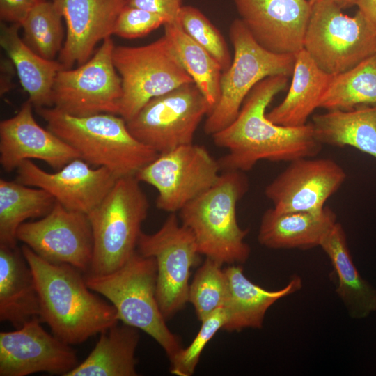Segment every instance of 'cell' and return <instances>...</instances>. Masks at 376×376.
Instances as JSON below:
<instances>
[{
    "instance_id": "12",
    "label": "cell",
    "mask_w": 376,
    "mask_h": 376,
    "mask_svg": "<svg viewBox=\"0 0 376 376\" xmlns=\"http://www.w3.org/2000/svg\"><path fill=\"white\" fill-rule=\"evenodd\" d=\"M221 171L205 147L192 143L159 154L136 178L156 189L158 209L175 213L212 187Z\"/></svg>"
},
{
    "instance_id": "3",
    "label": "cell",
    "mask_w": 376,
    "mask_h": 376,
    "mask_svg": "<svg viewBox=\"0 0 376 376\" xmlns=\"http://www.w3.org/2000/svg\"><path fill=\"white\" fill-rule=\"evenodd\" d=\"M47 128L72 146L91 165L105 167L118 178L136 176L158 153L136 139L125 120L102 113L74 116L54 107L36 109Z\"/></svg>"
},
{
    "instance_id": "13",
    "label": "cell",
    "mask_w": 376,
    "mask_h": 376,
    "mask_svg": "<svg viewBox=\"0 0 376 376\" xmlns=\"http://www.w3.org/2000/svg\"><path fill=\"white\" fill-rule=\"evenodd\" d=\"M171 213L152 234L141 233L137 251L155 258L157 264V298L166 319L188 302L190 269L197 261V244L191 230Z\"/></svg>"
},
{
    "instance_id": "18",
    "label": "cell",
    "mask_w": 376,
    "mask_h": 376,
    "mask_svg": "<svg viewBox=\"0 0 376 376\" xmlns=\"http://www.w3.org/2000/svg\"><path fill=\"white\" fill-rule=\"evenodd\" d=\"M240 19L267 50L296 54L304 49L311 15L308 0H233Z\"/></svg>"
},
{
    "instance_id": "38",
    "label": "cell",
    "mask_w": 376,
    "mask_h": 376,
    "mask_svg": "<svg viewBox=\"0 0 376 376\" xmlns=\"http://www.w3.org/2000/svg\"><path fill=\"white\" fill-rule=\"evenodd\" d=\"M38 0H0V19L22 25Z\"/></svg>"
},
{
    "instance_id": "11",
    "label": "cell",
    "mask_w": 376,
    "mask_h": 376,
    "mask_svg": "<svg viewBox=\"0 0 376 376\" xmlns=\"http://www.w3.org/2000/svg\"><path fill=\"white\" fill-rule=\"evenodd\" d=\"M114 47L108 37L86 63L76 69L60 70L52 86V107L79 117L118 115L123 88L113 61Z\"/></svg>"
},
{
    "instance_id": "30",
    "label": "cell",
    "mask_w": 376,
    "mask_h": 376,
    "mask_svg": "<svg viewBox=\"0 0 376 376\" xmlns=\"http://www.w3.org/2000/svg\"><path fill=\"white\" fill-rule=\"evenodd\" d=\"M164 27V35L170 42L182 66L207 101L212 111L220 96V80L223 71L219 63L190 38L178 22L166 23Z\"/></svg>"
},
{
    "instance_id": "23",
    "label": "cell",
    "mask_w": 376,
    "mask_h": 376,
    "mask_svg": "<svg viewBox=\"0 0 376 376\" xmlns=\"http://www.w3.org/2000/svg\"><path fill=\"white\" fill-rule=\"evenodd\" d=\"M39 315L36 285L22 249L0 244L1 321L17 329Z\"/></svg>"
},
{
    "instance_id": "24",
    "label": "cell",
    "mask_w": 376,
    "mask_h": 376,
    "mask_svg": "<svg viewBox=\"0 0 376 376\" xmlns=\"http://www.w3.org/2000/svg\"><path fill=\"white\" fill-rule=\"evenodd\" d=\"M333 75L321 70L304 49L295 54L289 91L284 100L266 113L272 123L285 127H299L307 123Z\"/></svg>"
},
{
    "instance_id": "25",
    "label": "cell",
    "mask_w": 376,
    "mask_h": 376,
    "mask_svg": "<svg viewBox=\"0 0 376 376\" xmlns=\"http://www.w3.org/2000/svg\"><path fill=\"white\" fill-rule=\"evenodd\" d=\"M20 24L1 23L0 45L14 65L28 101L37 109L52 107V86L64 69L58 61L47 60L30 49L19 37Z\"/></svg>"
},
{
    "instance_id": "22",
    "label": "cell",
    "mask_w": 376,
    "mask_h": 376,
    "mask_svg": "<svg viewBox=\"0 0 376 376\" xmlns=\"http://www.w3.org/2000/svg\"><path fill=\"white\" fill-rule=\"evenodd\" d=\"M337 222L336 213L325 206L320 212H279L272 207L263 214L259 243L273 249H309L320 246Z\"/></svg>"
},
{
    "instance_id": "31",
    "label": "cell",
    "mask_w": 376,
    "mask_h": 376,
    "mask_svg": "<svg viewBox=\"0 0 376 376\" xmlns=\"http://www.w3.org/2000/svg\"><path fill=\"white\" fill-rule=\"evenodd\" d=\"M376 105V53L352 68L333 75L319 108L351 110Z\"/></svg>"
},
{
    "instance_id": "39",
    "label": "cell",
    "mask_w": 376,
    "mask_h": 376,
    "mask_svg": "<svg viewBox=\"0 0 376 376\" xmlns=\"http://www.w3.org/2000/svg\"><path fill=\"white\" fill-rule=\"evenodd\" d=\"M13 63L10 60L2 59L1 63V95L11 88V79L13 75Z\"/></svg>"
},
{
    "instance_id": "36",
    "label": "cell",
    "mask_w": 376,
    "mask_h": 376,
    "mask_svg": "<svg viewBox=\"0 0 376 376\" xmlns=\"http://www.w3.org/2000/svg\"><path fill=\"white\" fill-rule=\"evenodd\" d=\"M167 22L159 15L126 5L116 19L113 34L127 39L138 38Z\"/></svg>"
},
{
    "instance_id": "40",
    "label": "cell",
    "mask_w": 376,
    "mask_h": 376,
    "mask_svg": "<svg viewBox=\"0 0 376 376\" xmlns=\"http://www.w3.org/2000/svg\"><path fill=\"white\" fill-rule=\"evenodd\" d=\"M356 6L358 10L376 26V0H358Z\"/></svg>"
},
{
    "instance_id": "33",
    "label": "cell",
    "mask_w": 376,
    "mask_h": 376,
    "mask_svg": "<svg viewBox=\"0 0 376 376\" xmlns=\"http://www.w3.org/2000/svg\"><path fill=\"white\" fill-rule=\"evenodd\" d=\"M221 265L217 261L206 258L189 284L188 302L194 306L201 322L224 305L228 281Z\"/></svg>"
},
{
    "instance_id": "32",
    "label": "cell",
    "mask_w": 376,
    "mask_h": 376,
    "mask_svg": "<svg viewBox=\"0 0 376 376\" xmlns=\"http://www.w3.org/2000/svg\"><path fill=\"white\" fill-rule=\"evenodd\" d=\"M63 16L52 0L38 1L21 26L24 43L47 60H54L63 46Z\"/></svg>"
},
{
    "instance_id": "20",
    "label": "cell",
    "mask_w": 376,
    "mask_h": 376,
    "mask_svg": "<svg viewBox=\"0 0 376 376\" xmlns=\"http://www.w3.org/2000/svg\"><path fill=\"white\" fill-rule=\"evenodd\" d=\"M66 25L58 54L64 69L81 65L94 54L97 44L113 34L116 19L127 0H52Z\"/></svg>"
},
{
    "instance_id": "37",
    "label": "cell",
    "mask_w": 376,
    "mask_h": 376,
    "mask_svg": "<svg viewBox=\"0 0 376 376\" xmlns=\"http://www.w3.org/2000/svg\"><path fill=\"white\" fill-rule=\"evenodd\" d=\"M127 5L159 15L167 23L178 22L182 0H127Z\"/></svg>"
},
{
    "instance_id": "16",
    "label": "cell",
    "mask_w": 376,
    "mask_h": 376,
    "mask_svg": "<svg viewBox=\"0 0 376 376\" xmlns=\"http://www.w3.org/2000/svg\"><path fill=\"white\" fill-rule=\"evenodd\" d=\"M39 318L11 331L0 332V375L45 372L66 375L79 363L75 350L41 326Z\"/></svg>"
},
{
    "instance_id": "6",
    "label": "cell",
    "mask_w": 376,
    "mask_h": 376,
    "mask_svg": "<svg viewBox=\"0 0 376 376\" xmlns=\"http://www.w3.org/2000/svg\"><path fill=\"white\" fill-rule=\"evenodd\" d=\"M148 200L136 176L118 178L88 215L93 237L92 275L112 272L134 253L146 219Z\"/></svg>"
},
{
    "instance_id": "8",
    "label": "cell",
    "mask_w": 376,
    "mask_h": 376,
    "mask_svg": "<svg viewBox=\"0 0 376 376\" xmlns=\"http://www.w3.org/2000/svg\"><path fill=\"white\" fill-rule=\"evenodd\" d=\"M304 49L325 72H344L376 53V26L359 10L350 17L324 0L311 4Z\"/></svg>"
},
{
    "instance_id": "5",
    "label": "cell",
    "mask_w": 376,
    "mask_h": 376,
    "mask_svg": "<svg viewBox=\"0 0 376 376\" xmlns=\"http://www.w3.org/2000/svg\"><path fill=\"white\" fill-rule=\"evenodd\" d=\"M88 286L115 308L118 320L143 331L164 350L169 360L182 348L166 324L157 298V264L137 250L118 269L85 276Z\"/></svg>"
},
{
    "instance_id": "27",
    "label": "cell",
    "mask_w": 376,
    "mask_h": 376,
    "mask_svg": "<svg viewBox=\"0 0 376 376\" xmlns=\"http://www.w3.org/2000/svg\"><path fill=\"white\" fill-rule=\"evenodd\" d=\"M311 124L322 146H351L376 159V105L328 110L314 115Z\"/></svg>"
},
{
    "instance_id": "14",
    "label": "cell",
    "mask_w": 376,
    "mask_h": 376,
    "mask_svg": "<svg viewBox=\"0 0 376 376\" xmlns=\"http://www.w3.org/2000/svg\"><path fill=\"white\" fill-rule=\"evenodd\" d=\"M17 238L48 262L69 265L82 273L89 272L93 237L86 214L69 210L56 202L45 217L21 224Z\"/></svg>"
},
{
    "instance_id": "17",
    "label": "cell",
    "mask_w": 376,
    "mask_h": 376,
    "mask_svg": "<svg viewBox=\"0 0 376 376\" xmlns=\"http://www.w3.org/2000/svg\"><path fill=\"white\" fill-rule=\"evenodd\" d=\"M80 157L49 173L31 159L17 169L16 181L49 192L69 210L88 214L105 198L118 179L105 167L91 168Z\"/></svg>"
},
{
    "instance_id": "21",
    "label": "cell",
    "mask_w": 376,
    "mask_h": 376,
    "mask_svg": "<svg viewBox=\"0 0 376 376\" xmlns=\"http://www.w3.org/2000/svg\"><path fill=\"white\" fill-rule=\"evenodd\" d=\"M228 291L223 308L226 322L223 328L238 331L246 328L260 329L267 310L279 299L301 288V279L294 276L282 289L268 290L251 282L240 265L224 269Z\"/></svg>"
},
{
    "instance_id": "19",
    "label": "cell",
    "mask_w": 376,
    "mask_h": 376,
    "mask_svg": "<svg viewBox=\"0 0 376 376\" xmlns=\"http://www.w3.org/2000/svg\"><path fill=\"white\" fill-rule=\"evenodd\" d=\"M32 107L27 101L17 114L0 123V164L6 172L27 159L43 161L58 170L79 157L72 146L36 121Z\"/></svg>"
},
{
    "instance_id": "42",
    "label": "cell",
    "mask_w": 376,
    "mask_h": 376,
    "mask_svg": "<svg viewBox=\"0 0 376 376\" xmlns=\"http://www.w3.org/2000/svg\"><path fill=\"white\" fill-rule=\"evenodd\" d=\"M38 1H41V0H38Z\"/></svg>"
},
{
    "instance_id": "29",
    "label": "cell",
    "mask_w": 376,
    "mask_h": 376,
    "mask_svg": "<svg viewBox=\"0 0 376 376\" xmlns=\"http://www.w3.org/2000/svg\"><path fill=\"white\" fill-rule=\"evenodd\" d=\"M56 201L46 190L0 180V244L17 246V232L26 219L43 217Z\"/></svg>"
},
{
    "instance_id": "15",
    "label": "cell",
    "mask_w": 376,
    "mask_h": 376,
    "mask_svg": "<svg viewBox=\"0 0 376 376\" xmlns=\"http://www.w3.org/2000/svg\"><path fill=\"white\" fill-rule=\"evenodd\" d=\"M346 178L345 171L331 159L298 158L266 186L265 195L279 212H320Z\"/></svg>"
},
{
    "instance_id": "41",
    "label": "cell",
    "mask_w": 376,
    "mask_h": 376,
    "mask_svg": "<svg viewBox=\"0 0 376 376\" xmlns=\"http://www.w3.org/2000/svg\"><path fill=\"white\" fill-rule=\"evenodd\" d=\"M318 1H321V0H308L311 5ZM324 1H330L343 10V9L348 8L354 6H356L358 0H324Z\"/></svg>"
},
{
    "instance_id": "28",
    "label": "cell",
    "mask_w": 376,
    "mask_h": 376,
    "mask_svg": "<svg viewBox=\"0 0 376 376\" xmlns=\"http://www.w3.org/2000/svg\"><path fill=\"white\" fill-rule=\"evenodd\" d=\"M139 329L118 322L100 333L88 356L66 376H136Z\"/></svg>"
},
{
    "instance_id": "26",
    "label": "cell",
    "mask_w": 376,
    "mask_h": 376,
    "mask_svg": "<svg viewBox=\"0 0 376 376\" xmlns=\"http://www.w3.org/2000/svg\"><path fill=\"white\" fill-rule=\"evenodd\" d=\"M320 246L331 260L338 279L337 294L350 316L363 319L376 311V288L355 267L340 223L336 222Z\"/></svg>"
},
{
    "instance_id": "7",
    "label": "cell",
    "mask_w": 376,
    "mask_h": 376,
    "mask_svg": "<svg viewBox=\"0 0 376 376\" xmlns=\"http://www.w3.org/2000/svg\"><path fill=\"white\" fill-rule=\"evenodd\" d=\"M234 55L229 68L222 72L218 102L206 116L204 132L212 136L232 123L252 88L266 77L292 76L295 54L269 52L253 38L241 19L229 28Z\"/></svg>"
},
{
    "instance_id": "9",
    "label": "cell",
    "mask_w": 376,
    "mask_h": 376,
    "mask_svg": "<svg viewBox=\"0 0 376 376\" xmlns=\"http://www.w3.org/2000/svg\"><path fill=\"white\" fill-rule=\"evenodd\" d=\"M113 61L122 81L118 115L126 122L150 100L194 83L164 35L143 46H115Z\"/></svg>"
},
{
    "instance_id": "2",
    "label": "cell",
    "mask_w": 376,
    "mask_h": 376,
    "mask_svg": "<svg viewBox=\"0 0 376 376\" xmlns=\"http://www.w3.org/2000/svg\"><path fill=\"white\" fill-rule=\"evenodd\" d=\"M21 249L36 285L39 318L57 338L80 344L119 322L114 306L90 289L81 271L48 262L25 244Z\"/></svg>"
},
{
    "instance_id": "1",
    "label": "cell",
    "mask_w": 376,
    "mask_h": 376,
    "mask_svg": "<svg viewBox=\"0 0 376 376\" xmlns=\"http://www.w3.org/2000/svg\"><path fill=\"white\" fill-rule=\"evenodd\" d=\"M288 81L283 75L261 80L245 98L235 120L212 136L217 146L227 150L218 160L221 171L246 172L261 160L290 162L320 152L322 145L315 139L311 123L285 127L266 116L267 107L285 89Z\"/></svg>"
},
{
    "instance_id": "34",
    "label": "cell",
    "mask_w": 376,
    "mask_h": 376,
    "mask_svg": "<svg viewBox=\"0 0 376 376\" xmlns=\"http://www.w3.org/2000/svg\"><path fill=\"white\" fill-rule=\"evenodd\" d=\"M178 23L190 38L217 61L223 72L229 68L233 58L228 46L219 29L200 10L182 6Z\"/></svg>"
},
{
    "instance_id": "4",
    "label": "cell",
    "mask_w": 376,
    "mask_h": 376,
    "mask_svg": "<svg viewBox=\"0 0 376 376\" xmlns=\"http://www.w3.org/2000/svg\"><path fill=\"white\" fill-rule=\"evenodd\" d=\"M244 172L225 171L209 189L179 211L182 224L193 233L198 252L221 264L245 263L251 253L248 230L238 224L236 207L247 192Z\"/></svg>"
},
{
    "instance_id": "10",
    "label": "cell",
    "mask_w": 376,
    "mask_h": 376,
    "mask_svg": "<svg viewBox=\"0 0 376 376\" xmlns=\"http://www.w3.org/2000/svg\"><path fill=\"white\" fill-rule=\"evenodd\" d=\"M210 111L196 85L189 83L148 101L127 125L136 139L160 154L192 143Z\"/></svg>"
},
{
    "instance_id": "35",
    "label": "cell",
    "mask_w": 376,
    "mask_h": 376,
    "mask_svg": "<svg viewBox=\"0 0 376 376\" xmlns=\"http://www.w3.org/2000/svg\"><path fill=\"white\" fill-rule=\"evenodd\" d=\"M226 319L223 308L203 319L198 332L189 345L182 347L170 360L171 373L178 376L193 375L203 350L216 333L224 328Z\"/></svg>"
}]
</instances>
